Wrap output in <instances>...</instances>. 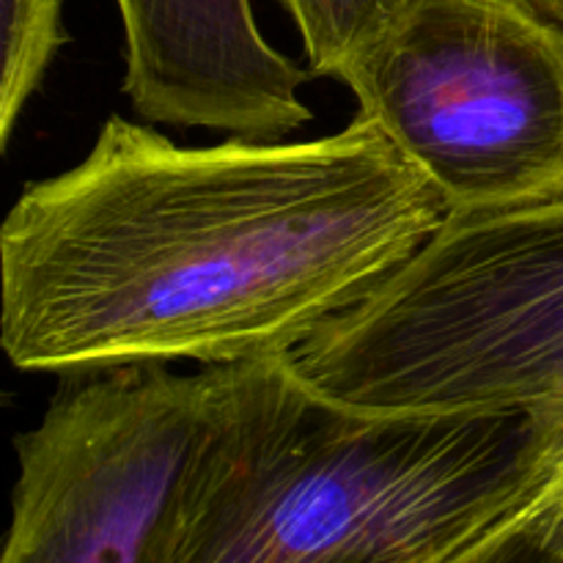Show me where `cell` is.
I'll return each mask as SVG.
<instances>
[{"mask_svg": "<svg viewBox=\"0 0 563 563\" xmlns=\"http://www.w3.org/2000/svg\"><path fill=\"white\" fill-rule=\"evenodd\" d=\"M449 218L363 113L311 141L214 146L113 113L0 225V346L60 379L289 357Z\"/></svg>", "mask_w": 563, "mask_h": 563, "instance_id": "1", "label": "cell"}, {"mask_svg": "<svg viewBox=\"0 0 563 563\" xmlns=\"http://www.w3.org/2000/svg\"><path fill=\"white\" fill-rule=\"evenodd\" d=\"M563 449V401L383 412L289 357L218 368L212 418L146 563H445L526 506Z\"/></svg>", "mask_w": 563, "mask_h": 563, "instance_id": "2", "label": "cell"}, {"mask_svg": "<svg viewBox=\"0 0 563 563\" xmlns=\"http://www.w3.org/2000/svg\"><path fill=\"white\" fill-rule=\"evenodd\" d=\"M289 361L319 394L363 410L563 401V192L451 214Z\"/></svg>", "mask_w": 563, "mask_h": 563, "instance_id": "3", "label": "cell"}, {"mask_svg": "<svg viewBox=\"0 0 563 563\" xmlns=\"http://www.w3.org/2000/svg\"><path fill=\"white\" fill-rule=\"evenodd\" d=\"M344 86L451 214L563 192V25L528 0H412Z\"/></svg>", "mask_w": 563, "mask_h": 563, "instance_id": "4", "label": "cell"}, {"mask_svg": "<svg viewBox=\"0 0 563 563\" xmlns=\"http://www.w3.org/2000/svg\"><path fill=\"white\" fill-rule=\"evenodd\" d=\"M218 401V368L126 366L66 377L16 434L0 563H146Z\"/></svg>", "mask_w": 563, "mask_h": 563, "instance_id": "5", "label": "cell"}, {"mask_svg": "<svg viewBox=\"0 0 563 563\" xmlns=\"http://www.w3.org/2000/svg\"><path fill=\"white\" fill-rule=\"evenodd\" d=\"M124 97L148 124L286 141L311 124V69L258 31L251 0H115Z\"/></svg>", "mask_w": 563, "mask_h": 563, "instance_id": "6", "label": "cell"}, {"mask_svg": "<svg viewBox=\"0 0 563 563\" xmlns=\"http://www.w3.org/2000/svg\"><path fill=\"white\" fill-rule=\"evenodd\" d=\"M300 31L308 69L346 80L388 36L412 0H278Z\"/></svg>", "mask_w": 563, "mask_h": 563, "instance_id": "7", "label": "cell"}, {"mask_svg": "<svg viewBox=\"0 0 563 563\" xmlns=\"http://www.w3.org/2000/svg\"><path fill=\"white\" fill-rule=\"evenodd\" d=\"M3 69H0V148H9L16 121L44 82L66 42L64 0H0Z\"/></svg>", "mask_w": 563, "mask_h": 563, "instance_id": "8", "label": "cell"}, {"mask_svg": "<svg viewBox=\"0 0 563 563\" xmlns=\"http://www.w3.org/2000/svg\"><path fill=\"white\" fill-rule=\"evenodd\" d=\"M542 489L445 563H563V544L542 517Z\"/></svg>", "mask_w": 563, "mask_h": 563, "instance_id": "9", "label": "cell"}]
</instances>
